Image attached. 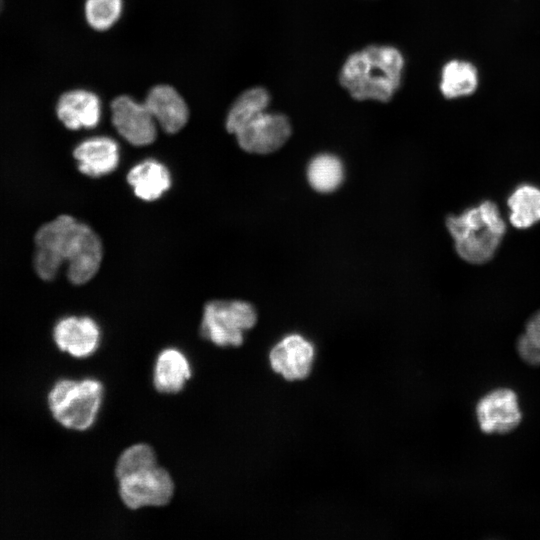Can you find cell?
Segmentation results:
<instances>
[{
  "mask_svg": "<svg viewBox=\"0 0 540 540\" xmlns=\"http://www.w3.org/2000/svg\"><path fill=\"white\" fill-rule=\"evenodd\" d=\"M516 352L524 363L540 366V310L526 322L516 341Z\"/></svg>",
  "mask_w": 540,
  "mask_h": 540,
  "instance_id": "cell-23",
  "label": "cell"
},
{
  "mask_svg": "<svg viewBox=\"0 0 540 540\" xmlns=\"http://www.w3.org/2000/svg\"><path fill=\"white\" fill-rule=\"evenodd\" d=\"M475 414L479 428L485 434H509L523 419L518 396L508 387L485 393L476 403Z\"/></svg>",
  "mask_w": 540,
  "mask_h": 540,
  "instance_id": "cell-6",
  "label": "cell"
},
{
  "mask_svg": "<svg viewBox=\"0 0 540 540\" xmlns=\"http://www.w3.org/2000/svg\"><path fill=\"white\" fill-rule=\"evenodd\" d=\"M271 101L267 89L256 86L243 91L231 105L225 120L229 133L235 134L253 118L266 111Z\"/></svg>",
  "mask_w": 540,
  "mask_h": 540,
  "instance_id": "cell-17",
  "label": "cell"
},
{
  "mask_svg": "<svg viewBox=\"0 0 540 540\" xmlns=\"http://www.w3.org/2000/svg\"><path fill=\"white\" fill-rule=\"evenodd\" d=\"M509 220L520 229L530 228L540 221V188L532 184H521L507 200Z\"/></svg>",
  "mask_w": 540,
  "mask_h": 540,
  "instance_id": "cell-18",
  "label": "cell"
},
{
  "mask_svg": "<svg viewBox=\"0 0 540 540\" xmlns=\"http://www.w3.org/2000/svg\"><path fill=\"white\" fill-rule=\"evenodd\" d=\"M307 179L315 191L331 193L343 182V164L335 155L329 153L316 155L308 164Z\"/></svg>",
  "mask_w": 540,
  "mask_h": 540,
  "instance_id": "cell-20",
  "label": "cell"
},
{
  "mask_svg": "<svg viewBox=\"0 0 540 540\" xmlns=\"http://www.w3.org/2000/svg\"><path fill=\"white\" fill-rule=\"evenodd\" d=\"M292 133L288 117L267 110L253 118L234 135L239 146L253 154H270L280 149Z\"/></svg>",
  "mask_w": 540,
  "mask_h": 540,
  "instance_id": "cell-8",
  "label": "cell"
},
{
  "mask_svg": "<svg viewBox=\"0 0 540 540\" xmlns=\"http://www.w3.org/2000/svg\"><path fill=\"white\" fill-rule=\"evenodd\" d=\"M100 328L90 317L67 316L53 328V338L62 351L77 358L92 355L100 344Z\"/></svg>",
  "mask_w": 540,
  "mask_h": 540,
  "instance_id": "cell-11",
  "label": "cell"
},
{
  "mask_svg": "<svg viewBox=\"0 0 540 540\" xmlns=\"http://www.w3.org/2000/svg\"><path fill=\"white\" fill-rule=\"evenodd\" d=\"M257 321L254 307L245 301L214 300L204 307L201 334L217 346H239L243 333Z\"/></svg>",
  "mask_w": 540,
  "mask_h": 540,
  "instance_id": "cell-5",
  "label": "cell"
},
{
  "mask_svg": "<svg viewBox=\"0 0 540 540\" xmlns=\"http://www.w3.org/2000/svg\"><path fill=\"white\" fill-rule=\"evenodd\" d=\"M477 84V69L470 62L451 60L441 70L439 89L447 99L468 96L475 92Z\"/></svg>",
  "mask_w": 540,
  "mask_h": 540,
  "instance_id": "cell-19",
  "label": "cell"
},
{
  "mask_svg": "<svg viewBox=\"0 0 540 540\" xmlns=\"http://www.w3.org/2000/svg\"><path fill=\"white\" fill-rule=\"evenodd\" d=\"M405 58L392 45H368L351 54L339 72L340 85L357 101L387 103L402 85Z\"/></svg>",
  "mask_w": 540,
  "mask_h": 540,
  "instance_id": "cell-2",
  "label": "cell"
},
{
  "mask_svg": "<svg viewBox=\"0 0 540 540\" xmlns=\"http://www.w3.org/2000/svg\"><path fill=\"white\" fill-rule=\"evenodd\" d=\"M36 250L33 267L44 281L53 280L67 263V278L75 285L91 280L103 256L98 235L85 223L70 215H60L43 224L34 236Z\"/></svg>",
  "mask_w": 540,
  "mask_h": 540,
  "instance_id": "cell-1",
  "label": "cell"
},
{
  "mask_svg": "<svg viewBox=\"0 0 540 540\" xmlns=\"http://www.w3.org/2000/svg\"><path fill=\"white\" fill-rule=\"evenodd\" d=\"M78 169L90 177H101L113 172L119 163V146L107 136L91 137L73 150Z\"/></svg>",
  "mask_w": 540,
  "mask_h": 540,
  "instance_id": "cell-14",
  "label": "cell"
},
{
  "mask_svg": "<svg viewBox=\"0 0 540 540\" xmlns=\"http://www.w3.org/2000/svg\"><path fill=\"white\" fill-rule=\"evenodd\" d=\"M103 386L96 379L58 381L48 395L53 417L64 427L83 431L92 426L99 412Z\"/></svg>",
  "mask_w": 540,
  "mask_h": 540,
  "instance_id": "cell-4",
  "label": "cell"
},
{
  "mask_svg": "<svg viewBox=\"0 0 540 540\" xmlns=\"http://www.w3.org/2000/svg\"><path fill=\"white\" fill-rule=\"evenodd\" d=\"M101 100L86 89L64 92L56 104L59 121L69 130L92 129L101 119Z\"/></svg>",
  "mask_w": 540,
  "mask_h": 540,
  "instance_id": "cell-12",
  "label": "cell"
},
{
  "mask_svg": "<svg viewBox=\"0 0 540 540\" xmlns=\"http://www.w3.org/2000/svg\"><path fill=\"white\" fill-rule=\"evenodd\" d=\"M156 466L154 450L147 444H136L126 449L116 464L118 480Z\"/></svg>",
  "mask_w": 540,
  "mask_h": 540,
  "instance_id": "cell-22",
  "label": "cell"
},
{
  "mask_svg": "<svg viewBox=\"0 0 540 540\" xmlns=\"http://www.w3.org/2000/svg\"><path fill=\"white\" fill-rule=\"evenodd\" d=\"M144 103L165 132H179L188 122L189 108L181 94L168 84L152 87Z\"/></svg>",
  "mask_w": 540,
  "mask_h": 540,
  "instance_id": "cell-13",
  "label": "cell"
},
{
  "mask_svg": "<svg viewBox=\"0 0 540 540\" xmlns=\"http://www.w3.org/2000/svg\"><path fill=\"white\" fill-rule=\"evenodd\" d=\"M123 0H86L84 14L89 26L97 31H106L119 20Z\"/></svg>",
  "mask_w": 540,
  "mask_h": 540,
  "instance_id": "cell-21",
  "label": "cell"
},
{
  "mask_svg": "<svg viewBox=\"0 0 540 540\" xmlns=\"http://www.w3.org/2000/svg\"><path fill=\"white\" fill-rule=\"evenodd\" d=\"M127 181L137 197L145 201L160 198L171 186V175L165 165L147 159L132 167Z\"/></svg>",
  "mask_w": 540,
  "mask_h": 540,
  "instance_id": "cell-15",
  "label": "cell"
},
{
  "mask_svg": "<svg viewBox=\"0 0 540 540\" xmlns=\"http://www.w3.org/2000/svg\"><path fill=\"white\" fill-rule=\"evenodd\" d=\"M315 357L313 344L300 334H289L270 351L269 361L274 372L287 380L306 378Z\"/></svg>",
  "mask_w": 540,
  "mask_h": 540,
  "instance_id": "cell-10",
  "label": "cell"
},
{
  "mask_svg": "<svg viewBox=\"0 0 540 540\" xmlns=\"http://www.w3.org/2000/svg\"><path fill=\"white\" fill-rule=\"evenodd\" d=\"M191 376L186 356L177 349L163 350L157 357L154 368V386L162 393H177Z\"/></svg>",
  "mask_w": 540,
  "mask_h": 540,
  "instance_id": "cell-16",
  "label": "cell"
},
{
  "mask_svg": "<svg viewBox=\"0 0 540 540\" xmlns=\"http://www.w3.org/2000/svg\"><path fill=\"white\" fill-rule=\"evenodd\" d=\"M119 481V494L130 509L163 506L172 498L174 484L169 473L157 465Z\"/></svg>",
  "mask_w": 540,
  "mask_h": 540,
  "instance_id": "cell-7",
  "label": "cell"
},
{
  "mask_svg": "<svg viewBox=\"0 0 540 540\" xmlns=\"http://www.w3.org/2000/svg\"><path fill=\"white\" fill-rule=\"evenodd\" d=\"M2 5H3V0H0V12H1V9H2Z\"/></svg>",
  "mask_w": 540,
  "mask_h": 540,
  "instance_id": "cell-24",
  "label": "cell"
},
{
  "mask_svg": "<svg viewBox=\"0 0 540 540\" xmlns=\"http://www.w3.org/2000/svg\"><path fill=\"white\" fill-rule=\"evenodd\" d=\"M111 120L117 132L134 146L154 142L157 123L145 103L129 95H119L111 102Z\"/></svg>",
  "mask_w": 540,
  "mask_h": 540,
  "instance_id": "cell-9",
  "label": "cell"
},
{
  "mask_svg": "<svg viewBox=\"0 0 540 540\" xmlns=\"http://www.w3.org/2000/svg\"><path fill=\"white\" fill-rule=\"evenodd\" d=\"M446 226L458 255L472 264L489 261L506 232L505 222L492 201H482L459 215H450Z\"/></svg>",
  "mask_w": 540,
  "mask_h": 540,
  "instance_id": "cell-3",
  "label": "cell"
}]
</instances>
